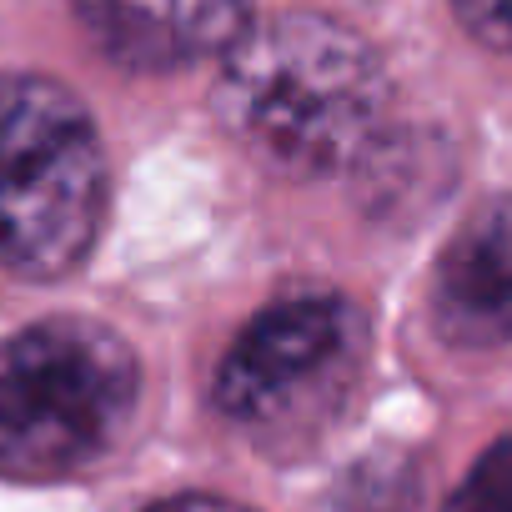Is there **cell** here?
Segmentation results:
<instances>
[{
	"label": "cell",
	"instance_id": "52a82bcc",
	"mask_svg": "<svg viewBox=\"0 0 512 512\" xmlns=\"http://www.w3.org/2000/svg\"><path fill=\"white\" fill-rule=\"evenodd\" d=\"M447 512H512V437H497L447 497Z\"/></svg>",
	"mask_w": 512,
	"mask_h": 512
},
{
	"label": "cell",
	"instance_id": "ba28073f",
	"mask_svg": "<svg viewBox=\"0 0 512 512\" xmlns=\"http://www.w3.org/2000/svg\"><path fill=\"white\" fill-rule=\"evenodd\" d=\"M457 21L492 51H512V0H452Z\"/></svg>",
	"mask_w": 512,
	"mask_h": 512
},
{
	"label": "cell",
	"instance_id": "7a4b0ae2",
	"mask_svg": "<svg viewBox=\"0 0 512 512\" xmlns=\"http://www.w3.org/2000/svg\"><path fill=\"white\" fill-rule=\"evenodd\" d=\"M141 392L136 352L101 322L46 317L0 342V477L66 482L121 442Z\"/></svg>",
	"mask_w": 512,
	"mask_h": 512
},
{
	"label": "cell",
	"instance_id": "9c48e42d",
	"mask_svg": "<svg viewBox=\"0 0 512 512\" xmlns=\"http://www.w3.org/2000/svg\"><path fill=\"white\" fill-rule=\"evenodd\" d=\"M146 512H241V507H236V502H221V497L191 492V497H166V502H156V507H146Z\"/></svg>",
	"mask_w": 512,
	"mask_h": 512
},
{
	"label": "cell",
	"instance_id": "277c9868",
	"mask_svg": "<svg viewBox=\"0 0 512 512\" xmlns=\"http://www.w3.org/2000/svg\"><path fill=\"white\" fill-rule=\"evenodd\" d=\"M367 347V317L347 297H287L231 342L216 372V407L267 447L317 437L352 402Z\"/></svg>",
	"mask_w": 512,
	"mask_h": 512
},
{
	"label": "cell",
	"instance_id": "3957f363",
	"mask_svg": "<svg viewBox=\"0 0 512 512\" xmlns=\"http://www.w3.org/2000/svg\"><path fill=\"white\" fill-rule=\"evenodd\" d=\"M106 216L91 111L51 76H0V262L51 282L86 262Z\"/></svg>",
	"mask_w": 512,
	"mask_h": 512
},
{
	"label": "cell",
	"instance_id": "8992f818",
	"mask_svg": "<svg viewBox=\"0 0 512 512\" xmlns=\"http://www.w3.org/2000/svg\"><path fill=\"white\" fill-rule=\"evenodd\" d=\"M432 327L462 352L512 342V196L482 201L442 246L432 272Z\"/></svg>",
	"mask_w": 512,
	"mask_h": 512
},
{
	"label": "cell",
	"instance_id": "5b68a950",
	"mask_svg": "<svg viewBox=\"0 0 512 512\" xmlns=\"http://www.w3.org/2000/svg\"><path fill=\"white\" fill-rule=\"evenodd\" d=\"M76 21L121 71L166 76L226 56L251 31V0H76Z\"/></svg>",
	"mask_w": 512,
	"mask_h": 512
},
{
	"label": "cell",
	"instance_id": "6da1fadb",
	"mask_svg": "<svg viewBox=\"0 0 512 512\" xmlns=\"http://www.w3.org/2000/svg\"><path fill=\"white\" fill-rule=\"evenodd\" d=\"M211 111L267 171L312 181L367 151L387 111V71L352 26L282 11L251 21L221 56Z\"/></svg>",
	"mask_w": 512,
	"mask_h": 512
}]
</instances>
